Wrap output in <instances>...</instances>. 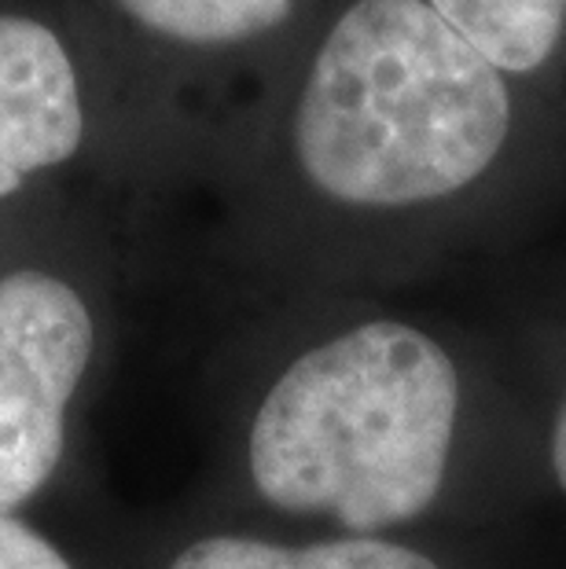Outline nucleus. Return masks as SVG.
Returning a JSON list of instances; mask_svg holds the SVG:
<instances>
[{
    "mask_svg": "<svg viewBox=\"0 0 566 569\" xmlns=\"http://www.w3.org/2000/svg\"><path fill=\"white\" fill-rule=\"evenodd\" d=\"M287 191L376 217L471 188L508 143V78L427 0H342L287 74Z\"/></svg>",
    "mask_w": 566,
    "mask_h": 569,
    "instance_id": "f257e3e1",
    "label": "nucleus"
},
{
    "mask_svg": "<svg viewBox=\"0 0 566 569\" xmlns=\"http://www.w3.org/2000/svg\"><path fill=\"white\" fill-rule=\"evenodd\" d=\"M460 408L449 353L413 323L360 320L302 346L244 427L247 489L339 537H379L438 500Z\"/></svg>",
    "mask_w": 566,
    "mask_h": 569,
    "instance_id": "f03ea898",
    "label": "nucleus"
},
{
    "mask_svg": "<svg viewBox=\"0 0 566 569\" xmlns=\"http://www.w3.org/2000/svg\"><path fill=\"white\" fill-rule=\"evenodd\" d=\"M148 213L52 196L0 217V511L67 486L122 342V295Z\"/></svg>",
    "mask_w": 566,
    "mask_h": 569,
    "instance_id": "7ed1b4c3",
    "label": "nucleus"
},
{
    "mask_svg": "<svg viewBox=\"0 0 566 569\" xmlns=\"http://www.w3.org/2000/svg\"><path fill=\"white\" fill-rule=\"evenodd\" d=\"M52 196H111L151 210L67 4L0 0V217Z\"/></svg>",
    "mask_w": 566,
    "mask_h": 569,
    "instance_id": "20e7f679",
    "label": "nucleus"
},
{
    "mask_svg": "<svg viewBox=\"0 0 566 569\" xmlns=\"http://www.w3.org/2000/svg\"><path fill=\"white\" fill-rule=\"evenodd\" d=\"M100 67L143 196L180 169L185 103L210 67L280 44L309 0H63Z\"/></svg>",
    "mask_w": 566,
    "mask_h": 569,
    "instance_id": "39448f33",
    "label": "nucleus"
},
{
    "mask_svg": "<svg viewBox=\"0 0 566 569\" xmlns=\"http://www.w3.org/2000/svg\"><path fill=\"white\" fill-rule=\"evenodd\" d=\"M89 559V555H86ZM92 569H441L424 551L383 537H328L287 543L244 529H202L173 537L166 548L115 551L103 543Z\"/></svg>",
    "mask_w": 566,
    "mask_h": 569,
    "instance_id": "423d86ee",
    "label": "nucleus"
},
{
    "mask_svg": "<svg viewBox=\"0 0 566 569\" xmlns=\"http://www.w3.org/2000/svg\"><path fill=\"white\" fill-rule=\"evenodd\" d=\"M467 44L508 74H534L566 33V0H427Z\"/></svg>",
    "mask_w": 566,
    "mask_h": 569,
    "instance_id": "0eeeda50",
    "label": "nucleus"
},
{
    "mask_svg": "<svg viewBox=\"0 0 566 569\" xmlns=\"http://www.w3.org/2000/svg\"><path fill=\"white\" fill-rule=\"evenodd\" d=\"M0 569H92L86 555L70 551L38 518L0 511Z\"/></svg>",
    "mask_w": 566,
    "mask_h": 569,
    "instance_id": "6e6552de",
    "label": "nucleus"
},
{
    "mask_svg": "<svg viewBox=\"0 0 566 569\" xmlns=\"http://www.w3.org/2000/svg\"><path fill=\"white\" fill-rule=\"evenodd\" d=\"M552 467H556V481L566 492V401L556 416V430H552Z\"/></svg>",
    "mask_w": 566,
    "mask_h": 569,
    "instance_id": "1a4fd4ad",
    "label": "nucleus"
}]
</instances>
